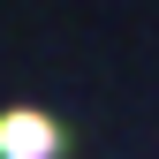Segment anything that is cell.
<instances>
[{
	"mask_svg": "<svg viewBox=\"0 0 159 159\" xmlns=\"http://www.w3.org/2000/svg\"><path fill=\"white\" fill-rule=\"evenodd\" d=\"M46 152H53L46 114H0V159H46Z\"/></svg>",
	"mask_w": 159,
	"mask_h": 159,
	"instance_id": "obj_1",
	"label": "cell"
}]
</instances>
